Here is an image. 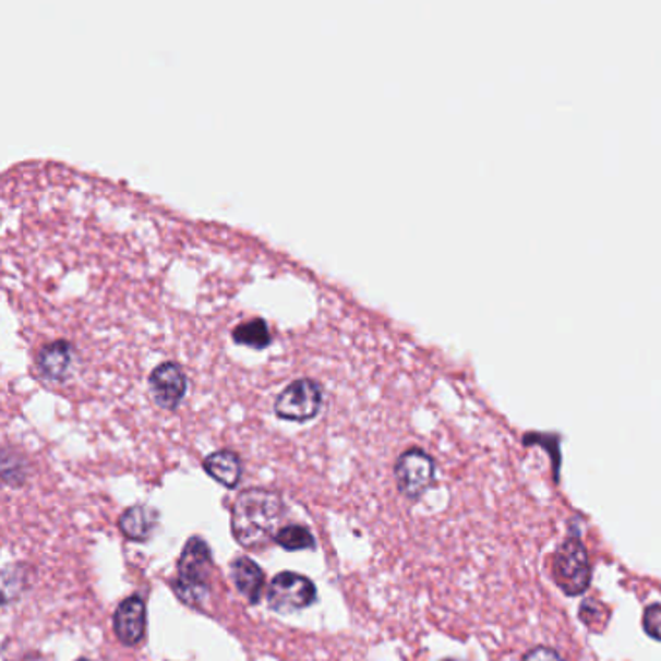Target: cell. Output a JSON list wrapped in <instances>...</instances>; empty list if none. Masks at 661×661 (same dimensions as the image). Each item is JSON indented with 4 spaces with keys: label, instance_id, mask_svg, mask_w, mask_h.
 Instances as JSON below:
<instances>
[{
    "label": "cell",
    "instance_id": "1",
    "mask_svg": "<svg viewBox=\"0 0 661 661\" xmlns=\"http://www.w3.org/2000/svg\"><path fill=\"white\" fill-rule=\"evenodd\" d=\"M286 516L284 498L271 489L253 488L241 491L231 508V531L237 543L259 551L276 541L279 522Z\"/></svg>",
    "mask_w": 661,
    "mask_h": 661
},
{
    "label": "cell",
    "instance_id": "2",
    "mask_svg": "<svg viewBox=\"0 0 661 661\" xmlns=\"http://www.w3.org/2000/svg\"><path fill=\"white\" fill-rule=\"evenodd\" d=\"M209 570H212V551L208 543L194 536L187 541L177 563V578L171 584L175 596L191 608H202V601L208 598Z\"/></svg>",
    "mask_w": 661,
    "mask_h": 661
},
{
    "label": "cell",
    "instance_id": "3",
    "mask_svg": "<svg viewBox=\"0 0 661 661\" xmlns=\"http://www.w3.org/2000/svg\"><path fill=\"white\" fill-rule=\"evenodd\" d=\"M553 578L568 598L582 596L590 588L592 565L588 551L578 538H568L558 545L553 555Z\"/></svg>",
    "mask_w": 661,
    "mask_h": 661
},
{
    "label": "cell",
    "instance_id": "4",
    "mask_svg": "<svg viewBox=\"0 0 661 661\" xmlns=\"http://www.w3.org/2000/svg\"><path fill=\"white\" fill-rule=\"evenodd\" d=\"M323 386L313 378H299L279 392L274 411L279 419L305 423L319 416L323 409Z\"/></svg>",
    "mask_w": 661,
    "mask_h": 661
},
{
    "label": "cell",
    "instance_id": "5",
    "mask_svg": "<svg viewBox=\"0 0 661 661\" xmlns=\"http://www.w3.org/2000/svg\"><path fill=\"white\" fill-rule=\"evenodd\" d=\"M435 470V460L425 450H421V448L406 450L398 458L396 468H394V476H396V483H398L401 495L408 496L411 501L421 498L425 495L426 489L433 485Z\"/></svg>",
    "mask_w": 661,
    "mask_h": 661
},
{
    "label": "cell",
    "instance_id": "6",
    "mask_svg": "<svg viewBox=\"0 0 661 661\" xmlns=\"http://www.w3.org/2000/svg\"><path fill=\"white\" fill-rule=\"evenodd\" d=\"M316 600V586L307 576L297 573H279L268 588V605L278 613H296L307 610Z\"/></svg>",
    "mask_w": 661,
    "mask_h": 661
},
{
    "label": "cell",
    "instance_id": "7",
    "mask_svg": "<svg viewBox=\"0 0 661 661\" xmlns=\"http://www.w3.org/2000/svg\"><path fill=\"white\" fill-rule=\"evenodd\" d=\"M149 396L161 409H175L187 396V376L177 363L157 365L148 378Z\"/></svg>",
    "mask_w": 661,
    "mask_h": 661
},
{
    "label": "cell",
    "instance_id": "8",
    "mask_svg": "<svg viewBox=\"0 0 661 661\" xmlns=\"http://www.w3.org/2000/svg\"><path fill=\"white\" fill-rule=\"evenodd\" d=\"M113 628L121 645H140L146 633V601L142 600L139 593L121 601V605L115 611Z\"/></svg>",
    "mask_w": 661,
    "mask_h": 661
},
{
    "label": "cell",
    "instance_id": "9",
    "mask_svg": "<svg viewBox=\"0 0 661 661\" xmlns=\"http://www.w3.org/2000/svg\"><path fill=\"white\" fill-rule=\"evenodd\" d=\"M72 365H74V349L64 339L47 344L37 353V369L49 383H64Z\"/></svg>",
    "mask_w": 661,
    "mask_h": 661
},
{
    "label": "cell",
    "instance_id": "10",
    "mask_svg": "<svg viewBox=\"0 0 661 661\" xmlns=\"http://www.w3.org/2000/svg\"><path fill=\"white\" fill-rule=\"evenodd\" d=\"M231 575L236 580L237 590L243 593L244 600L256 605L262 600L266 586V576L262 573L261 566L249 557H239L231 566Z\"/></svg>",
    "mask_w": 661,
    "mask_h": 661
},
{
    "label": "cell",
    "instance_id": "11",
    "mask_svg": "<svg viewBox=\"0 0 661 661\" xmlns=\"http://www.w3.org/2000/svg\"><path fill=\"white\" fill-rule=\"evenodd\" d=\"M204 470L224 488L236 489L243 476V464L236 453L218 450L204 460Z\"/></svg>",
    "mask_w": 661,
    "mask_h": 661
},
{
    "label": "cell",
    "instance_id": "12",
    "mask_svg": "<svg viewBox=\"0 0 661 661\" xmlns=\"http://www.w3.org/2000/svg\"><path fill=\"white\" fill-rule=\"evenodd\" d=\"M154 524H156V513L149 510L148 506L136 505L122 514L119 528L129 540L142 541L148 540Z\"/></svg>",
    "mask_w": 661,
    "mask_h": 661
},
{
    "label": "cell",
    "instance_id": "13",
    "mask_svg": "<svg viewBox=\"0 0 661 661\" xmlns=\"http://www.w3.org/2000/svg\"><path fill=\"white\" fill-rule=\"evenodd\" d=\"M271 326L264 319H251L247 323H241L233 330V341L239 346L251 349L268 348L272 344Z\"/></svg>",
    "mask_w": 661,
    "mask_h": 661
},
{
    "label": "cell",
    "instance_id": "14",
    "mask_svg": "<svg viewBox=\"0 0 661 661\" xmlns=\"http://www.w3.org/2000/svg\"><path fill=\"white\" fill-rule=\"evenodd\" d=\"M276 543L286 551H305V549H314L316 545L313 533L299 524L284 526L276 536Z\"/></svg>",
    "mask_w": 661,
    "mask_h": 661
},
{
    "label": "cell",
    "instance_id": "15",
    "mask_svg": "<svg viewBox=\"0 0 661 661\" xmlns=\"http://www.w3.org/2000/svg\"><path fill=\"white\" fill-rule=\"evenodd\" d=\"M580 618L590 630H603L610 623V611L601 605L600 601L584 600L580 605Z\"/></svg>",
    "mask_w": 661,
    "mask_h": 661
},
{
    "label": "cell",
    "instance_id": "16",
    "mask_svg": "<svg viewBox=\"0 0 661 661\" xmlns=\"http://www.w3.org/2000/svg\"><path fill=\"white\" fill-rule=\"evenodd\" d=\"M642 627H645L646 635L661 642V605H650L645 611Z\"/></svg>",
    "mask_w": 661,
    "mask_h": 661
},
{
    "label": "cell",
    "instance_id": "17",
    "mask_svg": "<svg viewBox=\"0 0 661 661\" xmlns=\"http://www.w3.org/2000/svg\"><path fill=\"white\" fill-rule=\"evenodd\" d=\"M522 661H565L561 658V653L555 652V650H551V648H545V646H540V648H533L530 652L524 656Z\"/></svg>",
    "mask_w": 661,
    "mask_h": 661
},
{
    "label": "cell",
    "instance_id": "18",
    "mask_svg": "<svg viewBox=\"0 0 661 661\" xmlns=\"http://www.w3.org/2000/svg\"><path fill=\"white\" fill-rule=\"evenodd\" d=\"M76 661H89V660H84V658H82V660H76Z\"/></svg>",
    "mask_w": 661,
    "mask_h": 661
},
{
    "label": "cell",
    "instance_id": "19",
    "mask_svg": "<svg viewBox=\"0 0 661 661\" xmlns=\"http://www.w3.org/2000/svg\"><path fill=\"white\" fill-rule=\"evenodd\" d=\"M443 661H456V660H443Z\"/></svg>",
    "mask_w": 661,
    "mask_h": 661
}]
</instances>
